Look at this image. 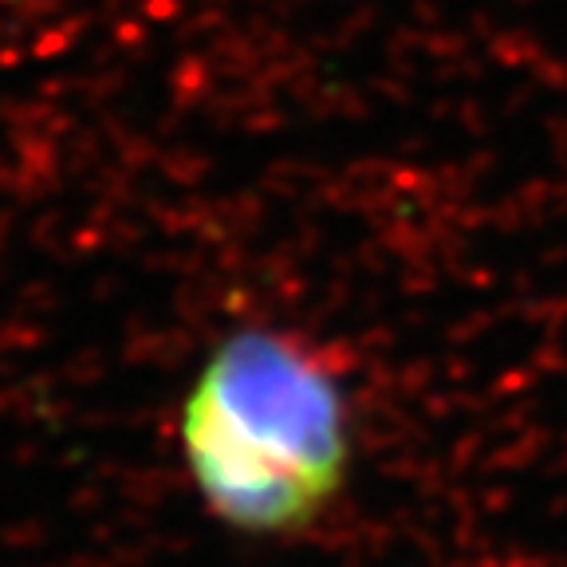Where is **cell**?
Masks as SVG:
<instances>
[{
    "instance_id": "6da1fadb",
    "label": "cell",
    "mask_w": 567,
    "mask_h": 567,
    "mask_svg": "<svg viewBox=\"0 0 567 567\" xmlns=\"http://www.w3.org/2000/svg\"><path fill=\"white\" fill-rule=\"evenodd\" d=\"M177 445L213 520L257 540L308 536L351 481V390L296 331H229L182 399Z\"/></svg>"
}]
</instances>
